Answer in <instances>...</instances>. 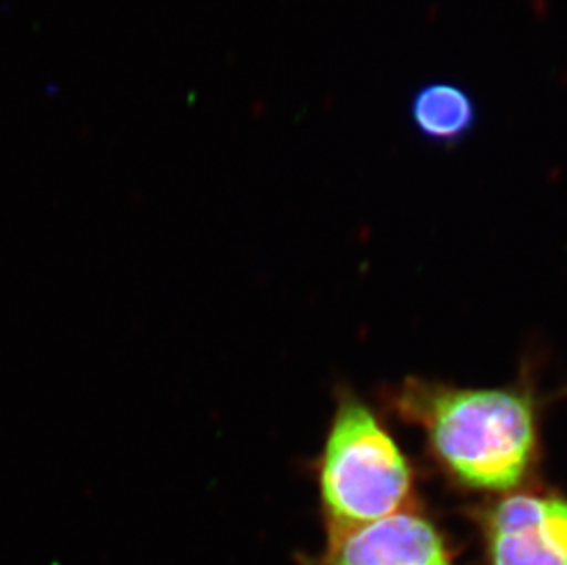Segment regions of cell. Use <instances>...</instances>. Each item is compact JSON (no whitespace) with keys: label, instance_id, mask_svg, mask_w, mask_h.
Segmentation results:
<instances>
[{"label":"cell","instance_id":"obj_5","mask_svg":"<svg viewBox=\"0 0 567 565\" xmlns=\"http://www.w3.org/2000/svg\"><path fill=\"white\" fill-rule=\"evenodd\" d=\"M410 122L421 138L441 147H454L471 136L480 113L471 92L450 81L419 86L410 100Z\"/></svg>","mask_w":567,"mask_h":565},{"label":"cell","instance_id":"obj_3","mask_svg":"<svg viewBox=\"0 0 567 565\" xmlns=\"http://www.w3.org/2000/svg\"><path fill=\"white\" fill-rule=\"evenodd\" d=\"M487 565H567V496L519 489L480 514Z\"/></svg>","mask_w":567,"mask_h":565},{"label":"cell","instance_id":"obj_1","mask_svg":"<svg viewBox=\"0 0 567 565\" xmlns=\"http://www.w3.org/2000/svg\"><path fill=\"white\" fill-rule=\"evenodd\" d=\"M388 404L424 433L430 458L452 485L505 496L529 485L540 466V399L529 382L461 388L406 379Z\"/></svg>","mask_w":567,"mask_h":565},{"label":"cell","instance_id":"obj_4","mask_svg":"<svg viewBox=\"0 0 567 565\" xmlns=\"http://www.w3.org/2000/svg\"><path fill=\"white\" fill-rule=\"evenodd\" d=\"M315 565H454L449 545L430 517L415 508L329 538Z\"/></svg>","mask_w":567,"mask_h":565},{"label":"cell","instance_id":"obj_2","mask_svg":"<svg viewBox=\"0 0 567 565\" xmlns=\"http://www.w3.org/2000/svg\"><path fill=\"white\" fill-rule=\"evenodd\" d=\"M316 475L329 538L412 508L410 459L373 408L351 391L338 393Z\"/></svg>","mask_w":567,"mask_h":565}]
</instances>
